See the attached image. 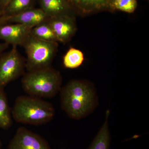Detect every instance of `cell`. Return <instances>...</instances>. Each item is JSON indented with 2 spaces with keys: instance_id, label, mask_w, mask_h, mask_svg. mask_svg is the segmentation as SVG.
Masks as SVG:
<instances>
[{
  "instance_id": "cell-11",
  "label": "cell",
  "mask_w": 149,
  "mask_h": 149,
  "mask_svg": "<svg viewBox=\"0 0 149 149\" xmlns=\"http://www.w3.org/2000/svg\"><path fill=\"white\" fill-rule=\"evenodd\" d=\"M41 9L49 17L76 16L66 0H39Z\"/></svg>"
},
{
  "instance_id": "cell-7",
  "label": "cell",
  "mask_w": 149,
  "mask_h": 149,
  "mask_svg": "<svg viewBox=\"0 0 149 149\" xmlns=\"http://www.w3.org/2000/svg\"><path fill=\"white\" fill-rule=\"evenodd\" d=\"M75 19L74 16H61L48 19V22L58 42H68L74 36L77 30Z\"/></svg>"
},
{
  "instance_id": "cell-6",
  "label": "cell",
  "mask_w": 149,
  "mask_h": 149,
  "mask_svg": "<svg viewBox=\"0 0 149 149\" xmlns=\"http://www.w3.org/2000/svg\"><path fill=\"white\" fill-rule=\"evenodd\" d=\"M7 149H51L42 137L24 127H20L11 140Z\"/></svg>"
},
{
  "instance_id": "cell-12",
  "label": "cell",
  "mask_w": 149,
  "mask_h": 149,
  "mask_svg": "<svg viewBox=\"0 0 149 149\" xmlns=\"http://www.w3.org/2000/svg\"><path fill=\"white\" fill-rule=\"evenodd\" d=\"M110 113L109 110H107L103 124L88 149L110 148L111 136L109 123Z\"/></svg>"
},
{
  "instance_id": "cell-18",
  "label": "cell",
  "mask_w": 149,
  "mask_h": 149,
  "mask_svg": "<svg viewBox=\"0 0 149 149\" xmlns=\"http://www.w3.org/2000/svg\"><path fill=\"white\" fill-rule=\"evenodd\" d=\"M9 44L6 43H0V54L8 48Z\"/></svg>"
},
{
  "instance_id": "cell-20",
  "label": "cell",
  "mask_w": 149,
  "mask_h": 149,
  "mask_svg": "<svg viewBox=\"0 0 149 149\" xmlns=\"http://www.w3.org/2000/svg\"><path fill=\"white\" fill-rule=\"evenodd\" d=\"M2 145L1 142V140H0V149H2Z\"/></svg>"
},
{
  "instance_id": "cell-2",
  "label": "cell",
  "mask_w": 149,
  "mask_h": 149,
  "mask_svg": "<svg viewBox=\"0 0 149 149\" xmlns=\"http://www.w3.org/2000/svg\"><path fill=\"white\" fill-rule=\"evenodd\" d=\"M11 111L13 118L16 122L35 125L48 123L53 119L55 114L52 104L30 95L18 97Z\"/></svg>"
},
{
  "instance_id": "cell-16",
  "label": "cell",
  "mask_w": 149,
  "mask_h": 149,
  "mask_svg": "<svg viewBox=\"0 0 149 149\" xmlns=\"http://www.w3.org/2000/svg\"><path fill=\"white\" fill-rule=\"evenodd\" d=\"M33 0H11L5 8V15L12 16L32 8Z\"/></svg>"
},
{
  "instance_id": "cell-14",
  "label": "cell",
  "mask_w": 149,
  "mask_h": 149,
  "mask_svg": "<svg viewBox=\"0 0 149 149\" xmlns=\"http://www.w3.org/2000/svg\"><path fill=\"white\" fill-rule=\"evenodd\" d=\"M47 20L33 27L31 29V35L39 40L47 42H58L53 30Z\"/></svg>"
},
{
  "instance_id": "cell-3",
  "label": "cell",
  "mask_w": 149,
  "mask_h": 149,
  "mask_svg": "<svg viewBox=\"0 0 149 149\" xmlns=\"http://www.w3.org/2000/svg\"><path fill=\"white\" fill-rule=\"evenodd\" d=\"M22 88L29 95L52 98L59 93L62 77L58 70L51 66L28 71L22 80Z\"/></svg>"
},
{
  "instance_id": "cell-13",
  "label": "cell",
  "mask_w": 149,
  "mask_h": 149,
  "mask_svg": "<svg viewBox=\"0 0 149 149\" xmlns=\"http://www.w3.org/2000/svg\"><path fill=\"white\" fill-rule=\"evenodd\" d=\"M13 124L11 111L10 109L3 88H0V128L8 129Z\"/></svg>"
},
{
  "instance_id": "cell-21",
  "label": "cell",
  "mask_w": 149,
  "mask_h": 149,
  "mask_svg": "<svg viewBox=\"0 0 149 149\" xmlns=\"http://www.w3.org/2000/svg\"></svg>"
},
{
  "instance_id": "cell-9",
  "label": "cell",
  "mask_w": 149,
  "mask_h": 149,
  "mask_svg": "<svg viewBox=\"0 0 149 149\" xmlns=\"http://www.w3.org/2000/svg\"><path fill=\"white\" fill-rule=\"evenodd\" d=\"M49 18L41 9L31 8L12 16L0 17V24H19L33 28Z\"/></svg>"
},
{
  "instance_id": "cell-5",
  "label": "cell",
  "mask_w": 149,
  "mask_h": 149,
  "mask_svg": "<svg viewBox=\"0 0 149 149\" xmlns=\"http://www.w3.org/2000/svg\"><path fill=\"white\" fill-rule=\"evenodd\" d=\"M25 61L20 56L17 46H13L7 53L0 57V88H3L24 73Z\"/></svg>"
},
{
  "instance_id": "cell-17",
  "label": "cell",
  "mask_w": 149,
  "mask_h": 149,
  "mask_svg": "<svg viewBox=\"0 0 149 149\" xmlns=\"http://www.w3.org/2000/svg\"><path fill=\"white\" fill-rule=\"evenodd\" d=\"M138 6L136 0H112V7L113 11L118 10L131 13L136 10Z\"/></svg>"
},
{
  "instance_id": "cell-10",
  "label": "cell",
  "mask_w": 149,
  "mask_h": 149,
  "mask_svg": "<svg viewBox=\"0 0 149 149\" xmlns=\"http://www.w3.org/2000/svg\"><path fill=\"white\" fill-rule=\"evenodd\" d=\"M32 28L22 24H0V40L12 46H22Z\"/></svg>"
},
{
  "instance_id": "cell-15",
  "label": "cell",
  "mask_w": 149,
  "mask_h": 149,
  "mask_svg": "<svg viewBox=\"0 0 149 149\" xmlns=\"http://www.w3.org/2000/svg\"><path fill=\"white\" fill-rule=\"evenodd\" d=\"M84 60V54L82 51L70 47L63 57V65L67 68L75 69L81 66Z\"/></svg>"
},
{
  "instance_id": "cell-4",
  "label": "cell",
  "mask_w": 149,
  "mask_h": 149,
  "mask_svg": "<svg viewBox=\"0 0 149 149\" xmlns=\"http://www.w3.org/2000/svg\"><path fill=\"white\" fill-rule=\"evenodd\" d=\"M58 43L39 40L30 34L22 46L27 54L25 67L27 71L51 66L57 52Z\"/></svg>"
},
{
  "instance_id": "cell-19",
  "label": "cell",
  "mask_w": 149,
  "mask_h": 149,
  "mask_svg": "<svg viewBox=\"0 0 149 149\" xmlns=\"http://www.w3.org/2000/svg\"><path fill=\"white\" fill-rule=\"evenodd\" d=\"M10 1L11 0H0V5L5 8Z\"/></svg>"
},
{
  "instance_id": "cell-1",
  "label": "cell",
  "mask_w": 149,
  "mask_h": 149,
  "mask_svg": "<svg viewBox=\"0 0 149 149\" xmlns=\"http://www.w3.org/2000/svg\"><path fill=\"white\" fill-rule=\"evenodd\" d=\"M59 93L61 109L74 120L89 116L98 107L97 89L95 84L89 80H70L62 87Z\"/></svg>"
},
{
  "instance_id": "cell-8",
  "label": "cell",
  "mask_w": 149,
  "mask_h": 149,
  "mask_svg": "<svg viewBox=\"0 0 149 149\" xmlns=\"http://www.w3.org/2000/svg\"><path fill=\"white\" fill-rule=\"evenodd\" d=\"M75 15H91L104 11L113 12L112 0H66Z\"/></svg>"
}]
</instances>
